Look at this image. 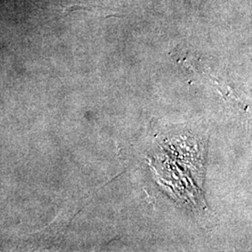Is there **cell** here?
<instances>
[{
    "mask_svg": "<svg viewBox=\"0 0 252 252\" xmlns=\"http://www.w3.org/2000/svg\"><path fill=\"white\" fill-rule=\"evenodd\" d=\"M29 1H31V2H32V3H34V2H33V1H32V0H29ZM34 4H35V3H34Z\"/></svg>",
    "mask_w": 252,
    "mask_h": 252,
    "instance_id": "obj_2",
    "label": "cell"
},
{
    "mask_svg": "<svg viewBox=\"0 0 252 252\" xmlns=\"http://www.w3.org/2000/svg\"><path fill=\"white\" fill-rule=\"evenodd\" d=\"M58 9H63L65 14H70L75 11H89L94 12L96 14H99L101 16H104L106 18L108 17H114L119 16L115 10L111 9H107L104 7L98 6H85V5H70V6H59Z\"/></svg>",
    "mask_w": 252,
    "mask_h": 252,
    "instance_id": "obj_1",
    "label": "cell"
}]
</instances>
